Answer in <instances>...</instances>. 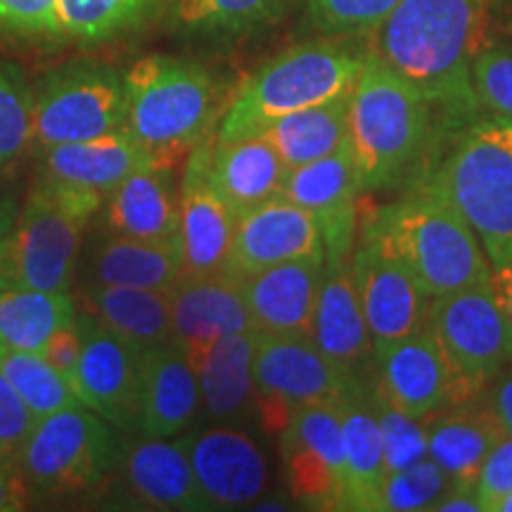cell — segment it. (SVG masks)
<instances>
[{"instance_id": "27", "label": "cell", "mask_w": 512, "mask_h": 512, "mask_svg": "<svg viewBox=\"0 0 512 512\" xmlns=\"http://www.w3.org/2000/svg\"><path fill=\"white\" fill-rule=\"evenodd\" d=\"M43 159L46 181L105 200L117 185L145 166H155L136 138L121 128L107 136L48 147Z\"/></svg>"}, {"instance_id": "48", "label": "cell", "mask_w": 512, "mask_h": 512, "mask_svg": "<svg viewBox=\"0 0 512 512\" xmlns=\"http://www.w3.org/2000/svg\"><path fill=\"white\" fill-rule=\"evenodd\" d=\"M29 501L27 484L19 475L17 465L0 463V512L24 510Z\"/></svg>"}, {"instance_id": "52", "label": "cell", "mask_w": 512, "mask_h": 512, "mask_svg": "<svg viewBox=\"0 0 512 512\" xmlns=\"http://www.w3.org/2000/svg\"><path fill=\"white\" fill-rule=\"evenodd\" d=\"M496 512H512V494L503 498V501H501V505H498V510H496Z\"/></svg>"}, {"instance_id": "31", "label": "cell", "mask_w": 512, "mask_h": 512, "mask_svg": "<svg viewBox=\"0 0 512 512\" xmlns=\"http://www.w3.org/2000/svg\"><path fill=\"white\" fill-rule=\"evenodd\" d=\"M425 420L427 456L446 472L451 484L477 486L484 458L505 437L486 403L458 408L446 406Z\"/></svg>"}, {"instance_id": "28", "label": "cell", "mask_w": 512, "mask_h": 512, "mask_svg": "<svg viewBox=\"0 0 512 512\" xmlns=\"http://www.w3.org/2000/svg\"><path fill=\"white\" fill-rule=\"evenodd\" d=\"M373 380H358L337 399L344 446V510L377 512L384 472L382 432L373 406Z\"/></svg>"}, {"instance_id": "10", "label": "cell", "mask_w": 512, "mask_h": 512, "mask_svg": "<svg viewBox=\"0 0 512 512\" xmlns=\"http://www.w3.org/2000/svg\"><path fill=\"white\" fill-rule=\"evenodd\" d=\"M427 328L451 370L453 392L458 387L460 396L486 389L512 361L508 328L491 280L432 297Z\"/></svg>"}, {"instance_id": "20", "label": "cell", "mask_w": 512, "mask_h": 512, "mask_svg": "<svg viewBox=\"0 0 512 512\" xmlns=\"http://www.w3.org/2000/svg\"><path fill=\"white\" fill-rule=\"evenodd\" d=\"M311 339L344 375L366 382L377 377L373 342L351 273V256L325 261Z\"/></svg>"}, {"instance_id": "35", "label": "cell", "mask_w": 512, "mask_h": 512, "mask_svg": "<svg viewBox=\"0 0 512 512\" xmlns=\"http://www.w3.org/2000/svg\"><path fill=\"white\" fill-rule=\"evenodd\" d=\"M76 318L69 292L0 287V349L38 351L57 328Z\"/></svg>"}, {"instance_id": "5", "label": "cell", "mask_w": 512, "mask_h": 512, "mask_svg": "<svg viewBox=\"0 0 512 512\" xmlns=\"http://www.w3.org/2000/svg\"><path fill=\"white\" fill-rule=\"evenodd\" d=\"M361 242L406 264L430 297L489 283L494 273L463 216L425 188L377 209Z\"/></svg>"}, {"instance_id": "25", "label": "cell", "mask_w": 512, "mask_h": 512, "mask_svg": "<svg viewBox=\"0 0 512 512\" xmlns=\"http://www.w3.org/2000/svg\"><path fill=\"white\" fill-rule=\"evenodd\" d=\"M256 330L230 332L211 342L192 363L211 425L242 427L259 413L254 384Z\"/></svg>"}, {"instance_id": "1", "label": "cell", "mask_w": 512, "mask_h": 512, "mask_svg": "<svg viewBox=\"0 0 512 512\" xmlns=\"http://www.w3.org/2000/svg\"><path fill=\"white\" fill-rule=\"evenodd\" d=\"M494 0H401L375 34V53L406 76L437 110L441 136L475 114L472 88L484 17Z\"/></svg>"}, {"instance_id": "29", "label": "cell", "mask_w": 512, "mask_h": 512, "mask_svg": "<svg viewBox=\"0 0 512 512\" xmlns=\"http://www.w3.org/2000/svg\"><path fill=\"white\" fill-rule=\"evenodd\" d=\"M287 171L290 169L266 138L249 136L223 143L214 138L209 183L238 219L275 197H283Z\"/></svg>"}, {"instance_id": "9", "label": "cell", "mask_w": 512, "mask_h": 512, "mask_svg": "<svg viewBox=\"0 0 512 512\" xmlns=\"http://www.w3.org/2000/svg\"><path fill=\"white\" fill-rule=\"evenodd\" d=\"M91 219L38 181L0 242V287L69 292Z\"/></svg>"}, {"instance_id": "36", "label": "cell", "mask_w": 512, "mask_h": 512, "mask_svg": "<svg viewBox=\"0 0 512 512\" xmlns=\"http://www.w3.org/2000/svg\"><path fill=\"white\" fill-rule=\"evenodd\" d=\"M292 0H174L171 24L188 36L240 38L271 27Z\"/></svg>"}, {"instance_id": "4", "label": "cell", "mask_w": 512, "mask_h": 512, "mask_svg": "<svg viewBox=\"0 0 512 512\" xmlns=\"http://www.w3.org/2000/svg\"><path fill=\"white\" fill-rule=\"evenodd\" d=\"M370 50L356 38H316L261 64L230 98L216 140L259 136L273 121L354 91Z\"/></svg>"}, {"instance_id": "2", "label": "cell", "mask_w": 512, "mask_h": 512, "mask_svg": "<svg viewBox=\"0 0 512 512\" xmlns=\"http://www.w3.org/2000/svg\"><path fill=\"white\" fill-rule=\"evenodd\" d=\"M439 138L430 100L370 50L349 95V145L361 190L415 188L430 171Z\"/></svg>"}, {"instance_id": "50", "label": "cell", "mask_w": 512, "mask_h": 512, "mask_svg": "<svg viewBox=\"0 0 512 512\" xmlns=\"http://www.w3.org/2000/svg\"><path fill=\"white\" fill-rule=\"evenodd\" d=\"M491 285H494L498 306H501L505 328H508V342H510V358H512V261L505 266L491 268Z\"/></svg>"}, {"instance_id": "45", "label": "cell", "mask_w": 512, "mask_h": 512, "mask_svg": "<svg viewBox=\"0 0 512 512\" xmlns=\"http://www.w3.org/2000/svg\"><path fill=\"white\" fill-rule=\"evenodd\" d=\"M475 489L484 512H496L503 498L512 494V437L508 434L484 458Z\"/></svg>"}, {"instance_id": "37", "label": "cell", "mask_w": 512, "mask_h": 512, "mask_svg": "<svg viewBox=\"0 0 512 512\" xmlns=\"http://www.w3.org/2000/svg\"><path fill=\"white\" fill-rule=\"evenodd\" d=\"M0 370L17 389L36 420L69 406H86L76 389L34 351L0 349Z\"/></svg>"}, {"instance_id": "39", "label": "cell", "mask_w": 512, "mask_h": 512, "mask_svg": "<svg viewBox=\"0 0 512 512\" xmlns=\"http://www.w3.org/2000/svg\"><path fill=\"white\" fill-rule=\"evenodd\" d=\"M373 406L382 432L384 472H396L427 458V427L420 418L399 411L373 380Z\"/></svg>"}, {"instance_id": "30", "label": "cell", "mask_w": 512, "mask_h": 512, "mask_svg": "<svg viewBox=\"0 0 512 512\" xmlns=\"http://www.w3.org/2000/svg\"><path fill=\"white\" fill-rule=\"evenodd\" d=\"M121 465L138 501L159 510H207L183 439H140Z\"/></svg>"}, {"instance_id": "24", "label": "cell", "mask_w": 512, "mask_h": 512, "mask_svg": "<svg viewBox=\"0 0 512 512\" xmlns=\"http://www.w3.org/2000/svg\"><path fill=\"white\" fill-rule=\"evenodd\" d=\"M98 226L124 238L178 245V188L174 169L145 166L124 178L98 211Z\"/></svg>"}, {"instance_id": "46", "label": "cell", "mask_w": 512, "mask_h": 512, "mask_svg": "<svg viewBox=\"0 0 512 512\" xmlns=\"http://www.w3.org/2000/svg\"><path fill=\"white\" fill-rule=\"evenodd\" d=\"M81 351H83V339L76 318L72 323L57 328L53 335L48 337V342L43 344V349L38 351L46 358L48 366H53L64 380H67L76 389V375H79V363H81Z\"/></svg>"}, {"instance_id": "44", "label": "cell", "mask_w": 512, "mask_h": 512, "mask_svg": "<svg viewBox=\"0 0 512 512\" xmlns=\"http://www.w3.org/2000/svg\"><path fill=\"white\" fill-rule=\"evenodd\" d=\"M34 425V413L0 370V463L17 465L24 441L29 439Z\"/></svg>"}, {"instance_id": "17", "label": "cell", "mask_w": 512, "mask_h": 512, "mask_svg": "<svg viewBox=\"0 0 512 512\" xmlns=\"http://www.w3.org/2000/svg\"><path fill=\"white\" fill-rule=\"evenodd\" d=\"M354 152L342 150L287 171L283 197L299 204L316 219L325 242V261L351 256L361 195Z\"/></svg>"}, {"instance_id": "14", "label": "cell", "mask_w": 512, "mask_h": 512, "mask_svg": "<svg viewBox=\"0 0 512 512\" xmlns=\"http://www.w3.org/2000/svg\"><path fill=\"white\" fill-rule=\"evenodd\" d=\"M185 448L207 510H240L268 489V458L242 427L209 425L188 432Z\"/></svg>"}, {"instance_id": "41", "label": "cell", "mask_w": 512, "mask_h": 512, "mask_svg": "<svg viewBox=\"0 0 512 512\" xmlns=\"http://www.w3.org/2000/svg\"><path fill=\"white\" fill-rule=\"evenodd\" d=\"M34 88L12 64L0 62V164L31 145Z\"/></svg>"}, {"instance_id": "22", "label": "cell", "mask_w": 512, "mask_h": 512, "mask_svg": "<svg viewBox=\"0 0 512 512\" xmlns=\"http://www.w3.org/2000/svg\"><path fill=\"white\" fill-rule=\"evenodd\" d=\"M323 273L325 259H294L240 278L254 330L311 335Z\"/></svg>"}, {"instance_id": "18", "label": "cell", "mask_w": 512, "mask_h": 512, "mask_svg": "<svg viewBox=\"0 0 512 512\" xmlns=\"http://www.w3.org/2000/svg\"><path fill=\"white\" fill-rule=\"evenodd\" d=\"M169 299L171 342L183 349L190 363L219 337L254 330L242 280L228 271L181 275L169 290Z\"/></svg>"}, {"instance_id": "26", "label": "cell", "mask_w": 512, "mask_h": 512, "mask_svg": "<svg viewBox=\"0 0 512 512\" xmlns=\"http://www.w3.org/2000/svg\"><path fill=\"white\" fill-rule=\"evenodd\" d=\"M181 275V245H159L98 230V235L81 247L79 254V278L83 285L169 292Z\"/></svg>"}, {"instance_id": "49", "label": "cell", "mask_w": 512, "mask_h": 512, "mask_svg": "<svg viewBox=\"0 0 512 512\" xmlns=\"http://www.w3.org/2000/svg\"><path fill=\"white\" fill-rule=\"evenodd\" d=\"M432 512H484L475 486L448 484L444 496L432 505Z\"/></svg>"}, {"instance_id": "16", "label": "cell", "mask_w": 512, "mask_h": 512, "mask_svg": "<svg viewBox=\"0 0 512 512\" xmlns=\"http://www.w3.org/2000/svg\"><path fill=\"white\" fill-rule=\"evenodd\" d=\"M214 140H204L185 157L178 188V245L183 275L223 273L233 247L238 214L216 195L209 183V162Z\"/></svg>"}, {"instance_id": "38", "label": "cell", "mask_w": 512, "mask_h": 512, "mask_svg": "<svg viewBox=\"0 0 512 512\" xmlns=\"http://www.w3.org/2000/svg\"><path fill=\"white\" fill-rule=\"evenodd\" d=\"M401 0H306L304 24L323 38L375 36Z\"/></svg>"}, {"instance_id": "12", "label": "cell", "mask_w": 512, "mask_h": 512, "mask_svg": "<svg viewBox=\"0 0 512 512\" xmlns=\"http://www.w3.org/2000/svg\"><path fill=\"white\" fill-rule=\"evenodd\" d=\"M287 489L311 510H344V446L337 401L294 408L280 430Z\"/></svg>"}, {"instance_id": "15", "label": "cell", "mask_w": 512, "mask_h": 512, "mask_svg": "<svg viewBox=\"0 0 512 512\" xmlns=\"http://www.w3.org/2000/svg\"><path fill=\"white\" fill-rule=\"evenodd\" d=\"M83 351L76 394L121 432H136L140 411V351L91 313L76 311Z\"/></svg>"}, {"instance_id": "32", "label": "cell", "mask_w": 512, "mask_h": 512, "mask_svg": "<svg viewBox=\"0 0 512 512\" xmlns=\"http://www.w3.org/2000/svg\"><path fill=\"white\" fill-rule=\"evenodd\" d=\"M86 313L138 351L171 342V299L164 290L117 285H83Z\"/></svg>"}, {"instance_id": "21", "label": "cell", "mask_w": 512, "mask_h": 512, "mask_svg": "<svg viewBox=\"0 0 512 512\" xmlns=\"http://www.w3.org/2000/svg\"><path fill=\"white\" fill-rule=\"evenodd\" d=\"M202 408L197 370L174 342L140 351V439H174L195 425Z\"/></svg>"}, {"instance_id": "8", "label": "cell", "mask_w": 512, "mask_h": 512, "mask_svg": "<svg viewBox=\"0 0 512 512\" xmlns=\"http://www.w3.org/2000/svg\"><path fill=\"white\" fill-rule=\"evenodd\" d=\"M124 74L105 62L74 60L43 76L34 91L31 143L48 150L126 128Z\"/></svg>"}, {"instance_id": "33", "label": "cell", "mask_w": 512, "mask_h": 512, "mask_svg": "<svg viewBox=\"0 0 512 512\" xmlns=\"http://www.w3.org/2000/svg\"><path fill=\"white\" fill-rule=\"evenodd\" d=\"M349 95L287 114L259 136L271 143L287 169L328 157L349 143Z\"/></svg>"}, {"instance_id": "3", "label": "cell", "mask_w": 512, "mask_h": 512, "mask_svg": "<svg viewBox=\"0 0 512 512\" xmlns=\"http://www.w3.org/2000/svg\"><path fill=\"white\" fill-rule=\"evenodd\" d=\"M425 188L458 211L491 268L512 261V121L479 107L441 136Z\"/></svg>"}, {"instance_id": "13", "label": "cell", "mask_w": 512, "mask_h": 512, "mask_svg": "<svg viewBox=\"0 0 512 512\" xmlns=\"http://www.w3.org/2000/svg\"><path fill=\"white\" fill-rule=\"evenodd\" d=\"M351 273L375 356L427 328L432 297L406 264L361 242L351 252Z\"/></svg>"}, {"instance_id": "6", "label": "cell", "mask_w": 512, "mask_h": 512, "mask_svg": "<svg viewBox=\"0 0 512 512\" xmlns=\"http://www.w3.org/2000/svg\"><path fill=\"white\" fill-rule=\"evenodd\" d=\"M126 131L155 166L174 169L209 138L221 114V86L202 64L147 55L124 74Z\"/></svg>"}, {"instance_id": "43", "label": "cell", "mask_w": 512, "mask_h": 512, "mask_svg": "<svg viewBox=\"0 0 512 512\" xmlns=\"http://www.w3.org/2000/svg\"><path fill=\"white\" fill-rule=\"evenodd\" d=\"M57 3L60 0H0V43L53 41Z\"/></svg>"}, {"instance_id": "23", "label": "cell", "mask_w": 512, "mask_h": 512, "mask_svg": "<svg viewBox=\"0 0 512 512\" xmlns=\"http://www.w3.org/2000/svg\"><path fill=\"white\" fill-rule=\"evenodd\" d=\"M375 363L382 394L413 418H430L453 399L451 370L430 328L384 349Z\"/></svg>"}, {"instance_id": "40", "label": "cell", "mask_w": 512, "mask_h": 512, "mask_svg": "<svg viewBox=\"0 0 512 512\" xmlns=\"http://www.w3.org/2000/svg\"><path fill=\"white\" fill-rule=\"evenodd\" d=\"M448 477L434 460L427 456L420 463L389 472L377 496V512H413L432 510V505L448 489Z\"/></svg>"}, {"instance_id": "11", "label": "cell", "mask_w": 512, "mask_h": 512, "mask_svg": "<svg viewBox=\"0 0 512 512\" xmlns=\"http://www.w3.org/2000/svg\"><path fill=\"white\" fill-rule=\"evenodd\" d=\"M311 335H268L256 332L254 384L259 413L268 425L285 427L294 408L320 401H337L351 384ZM366 382V380H363Z\"/></svg>"}, {"instance_id": "47", "label": "cell", "mask_w": 512, "mask_h": 512, "mask_svg": "<svg viewBox=\"0 0 512 512\" xmlns=\"http://www.w3.org/2000/svg\"><path fill=\"white\" fill-rule=\"evenodd\" d=\"M486 408L501 425V430L512 437V361L486 384Z\"/></svg>"}, {"instance_id": "7", "label": "cell", "mask_w": 512, "mask_h": 512, "mask_svg": "<svg viewBox=\"0 0 512 512\" xmlns=\"http://www.w3.org/2000/svg\"><path fill=\"white\" fill-rule=\"evenodd\" d=\"M121 458L110 422L88 406H69L36 420L17 470L29 494L67 496L102 482Z\"/></svg>"}, {"instance_id": "19", "label": "cell", "mask_w": 512, "mask_h": 512, "mask_svg": "<svg viewBox=\"0 0 512 512\" xmlns=\"http://www.w3.org/2000/svg\"><path fill=\"white\" fill-rule=\"evenodd\" d=\"M294 259H325L323 235L309 211L275 197L238 219L226 271L245 278Z\"/></svg>"}, {"instance_id": "34", "label": "cell", "mask_w": 512, "mask_h": 512, "mask_svg": "<svg viewBox=\"0 0 512 512\" xmlns=\"http://www.w3.org/2000/svg\"><path fill=\"white\" fill-rule=\"evenodd\" d=\"M174 0H60L53 41L105 43L150 24Z\"/></svg>"}, {"instance_id": "51", "label": "cell", "mask_w": 512, "mask_h": 512, "mask_svg": "<svg viewBox=\"0 0 512 512\" xmlns=\"http://www.w3.org/2000/svg\"><path fill=\"white\" fill-rule=\"evenodd\" d=\"M17 214V204L12 202L10 197H0V242H3L5 235H8L12 226H15Z\"/></svg>"}, {"instance_id": "42", "label": "cell", "mask_w": 512, "mask_h": 512, "mask_svg": "<svg viewBox=\"0 0 512 512\" xmlns=\"http://www.w3.org/2000/svg\"><path fill=\"white\" fill-rule=\"evenodd\" d=\"M472 88L484 110L512 121V46L491 41L472 57Z\"/></svg>"}]
</instances>
